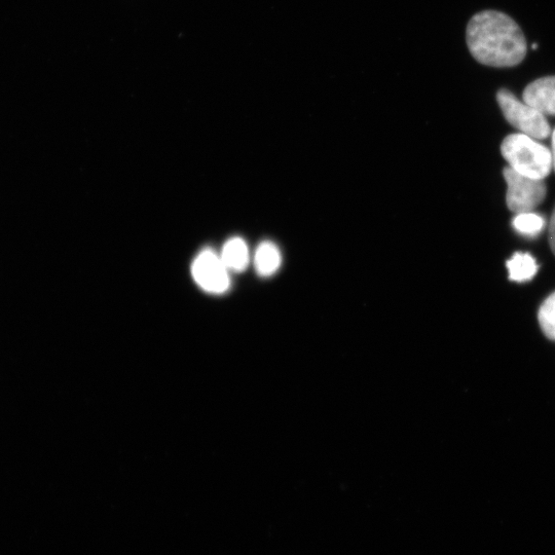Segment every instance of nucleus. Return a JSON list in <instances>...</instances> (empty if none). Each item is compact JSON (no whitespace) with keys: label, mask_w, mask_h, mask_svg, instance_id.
<instances>
[{"label":"nucleus","mask_w":555,"mask_h":555,"mask_svg":"<svg viewBox=\"0 0 555 555\" xmlns=\"http://www.w3.org/2000/svg\"><path fill=\"white\" fill-rule=\"evenodd\" d=\"M507 182L506 202L509 210L516 214L533 212L547 195L543 179H535L517 173L510 167L503 170Z\"/></svg>","instance_id":"obj_4"},{"label":"nucleus","mask_w":555,"mask_h":555,"mask_svg":"<svg viewBox=\"0 0 555 555\" xmlns=\"http://www.w3.org/2000/svg\"><path fill=\"white\" fill-rule=\"evenodd\" d=\"M509 280L523 283L532 280L538 272L535 258L524 252H516L506 263Z\"/></svg>","instance_id":"obj_9"},{"label":"nucleus","mask_w":555,"mask_h":555,"mask_svg":"<svg viewBox=\"0 0 555 555\" xmlns=\"http://www.w3.org/2000/svg\"><path fill=\"white\" fill-rule=\"evenodd\" d=\"M537 48H538V45L534 44L533 49L536 50Z\"/></svg>","instance_id":"obj_14"},{"label":"nucleus","mask_w":555,"mask_h":555,"mask_svg":"<svg viewBox=\"0 0 555 555\" xmlns=\"http://www.w3.org/2000/svg\"><path fill=\"white\" fill-rule=\"evenodd\" d=\"M523 101L544 116L555 117V76L541 78L528 85Z\"/></svg>","instance_id":"obj_6"},{"label":"nucleus","mask_w":555,"mask_h":555,"mask_svg":"<svg viewBox=\"0 0 555 555\" xmlns=\"http://www.w3.org/2000/svg\"><path fill=\"white\" fill-rule=\"evenodd\" d=\"M281 264V252L274 243L267 241L257 247L254 266L259 275L270 277L279 270Z\"/></svg>","instance_id":"obj_7"},{"label":"nucleus","mask_w":555,"mask_h":555,"mask_svg":"<svg viewBox=\"0 0 555 555\" xmlns=\"http://www.w3.org/2000/svg\"><path fill=\"white\" fill-rule=\"evenodd\" d=\"M497 102L506 121L522 134L536 140L546 139L550 135L551 129L546 116L524 101L518 100L509 90H499Z\"/></svg>","instance_id":"obj_3"},{"label":"nucleus","mask_w":555,"mask_h":555,"mask_svg":"<svg viewBox=\"0 0 555 555\" xmlns=\"http://www.w3.org/2000/svg\"><path fill=\"white\" fill-rule=\"evenodd\" d=\"M538 318L545 336L555 341V292L541 305Z\"/></svg>","instance_id":"obj_11"},{"label":"nucleus","mask_w":555,"mask_h":555,"mask_svg":"<svg viewBox=\"0 0 555 555\" xmlns=\"http://www.w3.org/2000/svg\"><path fill=\"white\" fill-rule=\"evenodd\" d=\"M220 257L228 270L233 272L244 271L250 261L248 246L241 238L229 240L222 249Z\"/></svg>","instance_id":"obj_8"},{"label":"nucleus","mask_w":555,"mask_h":555,"mask_svg":"<svg viewBox=\"0 0 555 555\" xmlns=\"http://www.w3.org/2000/svg\"><path fill=\"white\" fill-rule=\"evenodd\" d=\"M501 153L511 169L531 178L544 180L553 168L549 148L522 133L507 136Z\"/></svg>","instance_id":"obj_2"},{"label":"nucleus","mask_w":555,"mask_h":555,"mask_svg":"<svg viewBox=\"0 0 555 555\" xmlns=\"http://www.w3.org/2000/svg\"><path fill=\"white\" fill-rule=\"evenodd\" d=\"M229 272L220 255L209 249L198 255L192 268L196 283L213 294L225 293L230 288Z\"/></svg>","instance_id":"obj_5"},{"label":"nucleus","mask_w":555,"mask_h":555,"mask_svg":"<svg viewBox=\"0 0 555 555\" xmlns=\"http://www.w3.org/2000/svg\"><path fill=\"white\" fill-rule=\"evenodd\" d=\"M513 227L518 233L528 237H536L543 231L545 219L533 212L517 214L513 219Z\"/></svg>","instance_id":"obj_10"},{"label":"nucleus","mask_w":555,"mask_h":555,"mask_svg":"<svg viewBox=\"0 0 555 555\" xmlns=\"http://www.w3.org/2000/svg\"><path fill=\"white\" fill-rule=\"evenodd\" d=\"M548 234H549L550 248H551L553 254L555 255V207H554L552 215L550 217L549 227H548Z\"/></svg>","instance_id":"obj_12"},{"label":"nucleus","mask_w":555,"mask_h":555,"mask_svg":"<svg viewBox=\"0 0 555 555\" xmlns=\"http://www.w3.org/2000/svg\"><path fill=\"white\" fill-rule=\"evenodd\" d=\"M551 155H552V166L555 170V130L552 132V150H551Z\"/></svg>","instance_id":"obj_13"},{"label":"nucleus","mask_w":555,"mask_h":555,"mask_svg":"<svg viewBox=\"0 0 555 555\" xmlns=\"http://www.w3.org/2000/svg\"><path fill=\"white\" fill-rule=\"evenodd\" d=\"M466 42L473 58L480 64L506 68L521 64L528 45L523 30L508 15L484 11L468 23Z\"/></svg>","instance_id":"obj_1"}]
</instances>
